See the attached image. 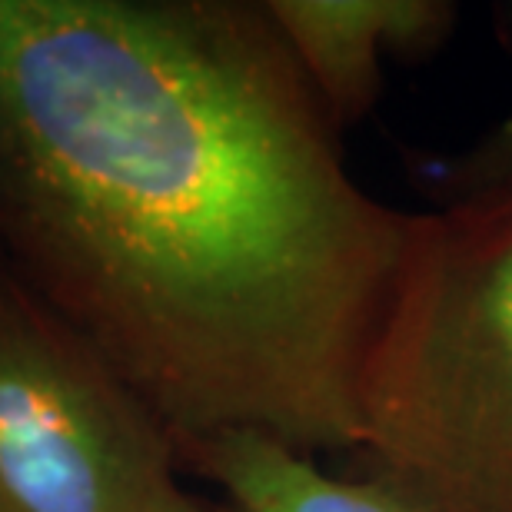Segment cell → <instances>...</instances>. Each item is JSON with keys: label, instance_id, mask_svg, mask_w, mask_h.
<instances>
[{"label": "cell", "instance_id": "cell-4", "mask_svg": "<svg viewBox=\"0 0 512 512\" xmlns=\"http://www.w3.org/2000/svg\"><path fill=\"white\" fill-rule=\"evenodd\" d=\"M266 17L340 130L376 104L386 57H423L456 27L449 0H266Z\"/></svg>", "mask_w": 512, "mask_h": 512}, {"label": "cell", "instance_id": "cell-2", "mask_svg": "<svg viewBox=\"0 0 512 512\" xmlns=\"http://www.w3.org/2000/svg\"><path fill=\"white\" fill-rule=\"evenodd\" d=\"M353 456L409 512H512V190L409 217Z\"/></svg>", "mask_w": 512, "mask_h": 512}, {"label": "cell", "instance_id": "cell-3", "mask_svg": "<svg viewBox=\"0 0 512 512\" xmlns=\"http://www.w3.org/2000/svg\"><path fill=\"white\" fill-rule=\"evenodd\" d=\"M0 512H207L150 409L4 263Z\"/></svg>", "mask_w": 512, "mask_h": 512}, {"label": "cell", "instance_id": "cell-5", "mask_svg": "<svg viewBox=\"0 0 512 512\" xmlns=\"http://www.w3.org/2000/svg\"><path fill=\"white\" fill-rule=\"evenodd\" d=\"M180 469L207 479L233 512H409L380 486L333 476L313 456L256 433H220L183 446Z\"/></svg>", "mask_w": 512, "mask_h": 512}, {"label": "cell", "instance_id": "cell-6", "mask_svg": "<svg viewBox=\"0 0 512 512\" xmlns=\"http://www.w3.org/2000/svg\"><path fill=\"white\" fill-rule=\"evenodd\" d=\"M423 177L443 207L446 203L486 197V193L512 190V114L503 124L483 133L463 153L429 163Z\"/></svg>", "mask_w": 512, "mask_h": 512}, {"label": "cell", "instance_id": "cell-7", "mask_svg": "<svg viewBox=\"0 0 512 512\" xmlns=\"http://www.w3.org/2000/svg\"><path fill=\"white\" fill-rule=\"evenodd\" d=\"M207 512H210V509H207Z\"/></svg>", "mask_w": 512, "mask_h": 512}, {"label": "cell", "instance_id": "cell-1", "mask_svg": "<svg viewBox=\"0 0 512 512\" xmlns=\"http://www.w3.org/2000/svg\"><path fill=\"white\" fill-rule=\"evenodd\" d=\"M409 217L263 4L0 0V263L183 446H360Z\"/></svg>", "mask_w": 512, "mask_h": 512}]
</instances>
